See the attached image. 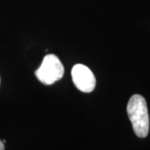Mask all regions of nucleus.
<instances>
[{"label":"nucleus","instance_id":"nucleus-3","mask_svg":"<svg viewBox=\"0 0 150 150\" xmlns=\"http://www.w3.org/2000/svg\"><path fill=\"white\" fill-rule=\"evenodd\" d=\"M72 79L76 88L83 93H91L96 87L95 76L85 65H74L72 69Z\"/></svg>","mask_w":150,"mask_h":150},{"label":"nucleus","instance_id":"nucleus-6","mask_svg":"<svg viewBox=\"0 0 150 150\" xmlns=\"http://www.w3.org/2000/svg\"><path fill=\"white\" fill-rule=\"evenodd\" d=\"M0 84H1V79H0Z\"/></svg>","mask_w":150,"mask_h":150},{"label":"nucleus","instance_id":"nucleus-4","mask_svg":"<svg viewBox=\"0 0 150 150\" xmlns=\"http://www.w3.org/2000/svg\"><path fill=\"white\" fill-rule=\"evenodd\" d=\"M0 150H4V144L1 140H0Z\"/></svg>","mask_w":150,"mask_h":150},{"label":"nucleus","instance_id":"nucleus-1","mask_svg":"<svg viewBox=\"0 0 150 150\" xmlns=\"http://www.w3.org/2000/svg\"><path fill=\"white\" fill-rule=\"evenodd\" d=\"M127 112L135 134L139 138L147 137L149 131V116L144 98L139 94L131 97L127 105Z\"/></svg>","mask_w":150,"mask_h":150},{"label":"nucleus","instance_id":"nucleus-5","mask_svg":"<svg viewBox=\"0 0 150 150\" xmlns=\"http://www.w3.org/2000/svg\"><path fill=\"white\" fill-rule=\"evenodd\" d=\"M2 142H3V143L4 144V143H5V142H6V140H5V139H4V140H3V141H2Z\"/></svg>","mask_w":150,"mask_h":150},{"label":"nucleus","instance_id":"nucleus-2","mask_svg":"<svg viewBox=\"0 0 150 150\" xmlns=\"http://www.w3.org/2000/svg\"><path fill=\"white\" fill-rule=\"evenodd\" d=\"M64 74V65L54 54H47L41 66L35 71L38 79L45 85H51L61 79Z\"/></svg>","mask_w":150,"mask_h":150}]
</instances>
